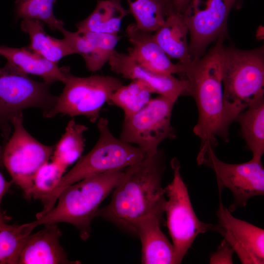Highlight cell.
Segmentation results:
<instances>
[{"mask_svg": "<svg viewBox=\"0 0 264 264\" xmlns=\"http://www.w3.org/2000/svg\"><path fill=\"white\" fill-rule=\"evenodd\" d=\"M165 169V155L160 150L127 167L110 203L99 208L97 216L133 233V226L139 219L164 213L166 197L162 180Z\"/></svg>", "mask_w": 264, "mask_h": 264, "instance_id": "1", "label": "cell"}, {"mask_svg": "<svg viewBox=\"0 0 264 264\" xmlns=\"http://www.w3.org/2000/svg\"><path fill=\"white\" fill-rule=\"evenodd\" d=\"M223 41L224 36H220L207 53L187 65L180 77L187 81V94L194 98L198 107V120L193 132L200 140L198 164L210 149H214L220 135L223 112Z\"/></svg>", "mask_w": 264, "mask_h": 264, "instance_id": "2", "label": "cell"}, {"mask_svg": "<svg viewBox=\"0 0 264 264\" xmlns=\"http://www.w3.org/2000/svg\"><path fill=\"white\" fill-rule=\"evenodd\" d=\"M223 112L219 136L228 139L238 115L264 95V47L242 50L224 46L222 69Z\"/></svg>", "mask_w": 264, "mask_h": 264, "instance_id": "3", "label": "cell"}, {"mask_svg": "<svg viewBox=\"0 0 264 264\" xmlns=\"http://www.w3.org/2000/svg\"><path fill=\"white\" fill-rule=\"evenodd\" d=\"M124 169L91 176L72 184L59 195L58 204L48 213L30 222L35 229L40 225L66 222L74 226L81 239L88 240L90 224L100 205L121 180Z\"/></svg>", "mask_w": 264, "mask_h": 264, "instance_id": "4", "label": "cell"}, {"mask_svg": "<svg viewBox=\"0 0 264 264\" xmlns=\"http://www.w3.org/2000/svg\"><path fill=\"white\" fill-rule=\"evenodd\" d=\"M97 127L99 136L96 144L62 176L53 190L42 201L43 209L38 213L39 216L45 215L54 207L59 195L67 186L91 176L126 168L146 156L139 147L116 138L110 131L106 118H99Z\"/></svg>", "mask_w": 264, "mask_h": 264, "instance_id": "5", "label": "cell"}, {"mask_svg": "<svg viewBox=\"0 0 264 264\" xmlns=\"http://www.w3.org/2000/svg\"><path fill=\"white\" fill-rule=\"evenodd\" d=\"M173 172L172 181L164 188V212L167 225L174 248L175 264H180L196 237L209 231L214 225L200 220L193 209L188 188L180 173L176 158L171 161Z\"/></svg>", "mask_w": 264, "mask_h": 264, "instance_id": "6", "label": "cell"}, {"mask_svg": "<svg viewBox=\"0 0 264 264\" xmlns=\"http://www.w3.org/2000/svg\"><path fill=\"white\" fill-rule=\"evenodd\" d=\"M50 85L33 80L8 62L0 68V129L6 140L12 121L24 110L37 108L44 113L53 107L58 96L50 92Z\"/></svg>", "mask_w": 264, "mask_h": 264, "instance_id": "7", "label": "cell"}, {"mask_svg": "<svg viewBox=\"0 0 264 264\" xmlns=\"http://www.w3.org/2000/svg\"><path fill=\"white\" fill-rule=\"evenodd\" d=\"M64 84L53 107L44 113V117L52 118L59 114L71 117L83 115L95 122L103 105L123 85L120 79L110 76L95 74L81 77L70 72Z\"/></svg>", "mask_w": 264, "mask_h": 264, "instance_id": "8", "label": "cell"}, {"mask_svg": "<svg viewBox=\"0 0 264 264\" xmlns=\"http://www.w3.org/2000/svg\"><path fill=\"white\" fill-rule=\"evenodd\" d=\"M11 124L14 131L0 150V159L13 183L31 198L34 176L51 157L54 146L44 145L31 135L23 126L22 114L15 117Z\"/></svg>", "mask_w": 264, "mask_h": 264, "instance_id": "9", "label": "cell"}, {"mask_svg": "<svg viewBox=\"0 0 264 264\" xmlns=\"http://www.w3.org/2000/svg\"><path fill=\"white\" fill-rule=\"evenodd\" d=\"M175 103L160 95L151 99L137 112L124 118L119 138L136 145L147 156L156 154L162 142L176 136L171 123Z\"/></svg>", "mask_w": 264, "mask_h": 264, "instance_id": "10", "label": "cell"}, {"mask_svg": "<svg viewBox=\"0 0 264 264\" xmlns=\"http://www.w3.org/2000/svg\"><path fill=\"white\" fill-rule=\"evenodd\" d=\"M199 165L211 168L215 172L218 188L229 189L234 202L229 207L230 212L244 207L249 198L264 195V168L262 159L252 158L247 162L230 164L219 159L210 149Z\"/></svg>", "mask_w": 264, "mask_h": 264, "instance_id": "11", "label": "cell"}, {"mask_svg": "<svg viewBox=\"0 0 264 264\" xmlns=\"http://www.w3.org/2000/svg\"><path fill=\"white\" fill-rule=\"evenodd\" d=\"M234 2L190 0L182 14L189 31V47L192 60L203 56L210 44L224 35Z\"/></svg>", "mask_w": 264, "mask_h": 264, "instance_id": "12", "label": "cell"}, {"mask_svg": "<svg viewBox=\"0 0 264 264\" xmlns=\"http://www.w3.org/2000/svg\"><path fill=\"white\" fill-rule=\"evenodd\" d=\"M219 189L218 223L213 231L220 234L233 249L242 264L264 263V230L234 217L222 201V190Z\"/></svg>", "mask_w": 264, "mask_h": 264, "instance_id": "13", "label": "cell"}, {"mask_svg": "<svg viewBox=\"0 0 264 264\" xmlns=\"http://www.w3.org/2000/svg\"><path fill=\"white\" fill-rule=\"evenodd\" d=\"M108 63L111 71L122 77L144 82L153 91L175 102L181 96L187 94L186 80L173 75H163L149 70L133 61L127 54L114 50Z\"/></svg>", "mask_w": 264, "mask_h": 264, "instance_id": "14", "label": "cell"}, {"mask_svg": "<svg viewBox=\"0 0 264 264\" xmlns=\"http://www.w3.org/2000/svg\"><path fill=\"white\" fill-rule=\"evenodd\" d=\"M126 36L131 44L127 54L141 66L163 75L181 76L184 73L187 65L172 62L152 33L143 31L135 23H131L126 29Z\"/></svg>", "mask_w": 264, "mask_h": 264, "instance_id": "15", "label": "cell"}, {"mask_svg": "<svg viewBox=\"0 0 264 264\" xmlns=\"http://www.w3.org/2000/svg\"><path fill=\"white\" fill-rule=\"evenodd\" d=\"M163 212L145 216L134 223L133 234L141 242V263L143 264H175L172 243L161 229Z\"/></svg>", "mask_w": 264, "mask_h": 264, "instance_id": "16", "label": "cell"}, {"mask_svg": "<svg viewBox=\"0 0 264 264\" xmlns=\"http://www.w3.org/2000/svg\"><path fill=\"white\" fill-rule=\"evenodd\" d=\"M45 227L30 234L22 249L18 264H77L68 259L61 245L62 232L57 223L44 224Z\"/></svg>", "mask_w": 264, "mask_h": 264, "instance_id": "17", "label": "cell"}, {"mask_svg": "<svg viewBox=\"0 0 264 264\" xmlns=\"http://www.w3.org/2000/svg\"><path fill=\"white\" fill-rule=\"evenodd\" d=\"M74 50L84 59L91 72L101 69L107 63L120 37L116 34L93 32H71L64 27L60 31Z\"/></svg>", "mask_w": 264, "mask_h": 264, "instance_id": "18", "label": "cell"}, {"mask_svg": "<svg viewBox=\"0 0 264 264\" xmlns=\"http://www.w3.org/2000/svg\"><path fill=\"white\" fill-rule=\"evenodd\" d=\"M0 55L22 72L40 76L44 82L51 85L56 82L64 84L70 73L68 67H59L58 64L33 51L28 47L15 48L2 45L0 46Z\"/></svg>", "mask_w": 264, "mask_h": 264, "instance_id": "19", "label": "cell"}, {"mask_svg": "<svg viewBox=\"0 0 264 264\" xmlns=\"http://www.w3.org/2000/svg\"><path fill=\"white\" fill-rule=\"evenodd\" d=\"M189 31L182 13L174 11L167 15L163 24L153 37L170 58L188 65L192 60L190 53Z\"/></svg>", "mask_w": 264, "mask_h": 264, "instance_id": "20", "label": "cell"}, {"mask_svg": "<svg viewBox=\"0 0 264 264\" xmlns=\"http://www.w3.org/2000/svg\"><path fill=\"white\" fill-rule=\"evenodd\" d=\"M129 13L121 0H98L91 13L76 24L77 31L118 34L123 19Z\"/></svg>", "mask_w": 264, "mask_h": 264, "instance_id": "21", "label": "cell"}, {"mask_svg": "<svg viewBox=\"0 0 264 264\" xmlns=\"http://www.w3.org/2000/svg\"><path fill=\"white\" fill-rule=\"evenodd\" d=\"M21 27L22 31L29 35L30 43L28 47L55 63L58 64L64 57L76 54L65 38L58 39L47 34L42 22L23 19Z\"/></svg>", "mask_w": 264, "mask_h": 264, "instance_id": "22", "label": "cell"}, {"mask_svg": "<svg viewBox=\"0 0 264 264\" xmlns=\"http://www.w3.org/2000/svg\"><path fill=\"white\" fill-rule=\"evenodd\" d=\"M235 121L240 125L242 136L252 157L262 159L264 153V95L253 101Z\"/></svg>", "mask_w": 264, "mask_h": 264, "instance_id": "23", "label": "cell"}, {"mask_svg": "<svg viewBox=\"0 0 264 264\" xmlns=\"http://www.w3.org/2000/svg\"><path fill=\"white\" fill-rule=\"evenodd\" d=\"M88 127L77 123L73 119L69 121L64 133L54 149L51 156L52 161L65 170L79 159L84 147V132Z\"/></svg>", "mask_w": 264, "mask_h": 264, "instance_id": "24", "label": "cell"}, {"mask_svg": "<svg viewBox=\"0 0 264 264\" xmlns=\"http://www.w3.org/2000/svg\"><path fill=\"white\" fill-rule=\"evenodd\" d=\"M34 228L30 223L0 224V264H18L24 243Z\"/></svg>", "mask_w": 264, "mask_h": 264, "instance_id": "25", "label": "cell"}, {"mask_svg": "<svg viewBox=\"0 0 264 264\" xmlns=\"http://www.w3.org/2000/svg\"><path fill=\"white\" fill-rule=\"evenodd\" d=\"M152 93V89L144 82L132 80L128 85H123L115 91L108 103L120 108L125 118L144 107L151 99Z\"/></svg>", "mask_w": 264, "mask_h": 264, "instance_id": "26", "label": "cell"}, {"mask_svg": "<svg viewBox=\"0 0 264 264\" xmlns=\"http://www.w3.org/2000/svg\"><path fill=\"white\" fill-rule=\"evenodd\" d=\"M56 0H16L15 13L18 19H33L47 25L53 31H60L64 22L54 13Z\"/></svg>", "mask_w": 264, "mask_h": 264, "instance_id": "27", "label": "cell"}, {"mask_svg": "<svg viewBox=\"0 0 264 264\" xmlns=\"http://www.w3.org/2000/svg\"><path fill=\"white\" fill-rule=\"evenodd\" d=\"M139 29L152 33L164 23L166 13L158 0H126Z\"/></svg>", "mask_w": 264, "mask_h": 264, "instance_id": "28", "label": "cell"}, {"mask_svg": "<svg viewBox=\"0 0 264 264\" xmlns=\"http://www.w3.org/2000/svg\"><path fill=\"white\" fill-rule=\"evenodd\" d=\"M65 171L52 161L43 165L34 176L30 198L42 201L58 183Z\"/></svg>", "mask_w": 264, "mask_h": 264, "instance_id": "29", "label": "cell"}, {"mask_svg": "<svg viewBox=\"0 0 264 264\" xmlns=\"http://www.w3.org/2000/svg\"><path fill=\"white\" fill-rule=\"evenodd\" d=\"M234 251L229 244L223 239L217 251L211 255L209 263L211 264H233Z\"/></svg>", "mask_w": 264, "mask_h": 264, "instance_id": "30", "label": "cell"}, {"mask_svg": "<svg viewBox=\"0 0 264 264\" xmlns=\"http://www.w3.org/2000/svg\"><path fill=\"white\" fill-rule=\"evenodd\" d=\"M12 181H8L5 179L2 175L0 172V221H4V219L0 209V204L2 199L7 192L11 184Z\"/></svg>", "mask_w": 264, "mask_h": 264, "instance_id": "31", "label": "cell"}, {"mask_svg": "<svg viewBox=\"0 0 264 264\" xmlns=\"http://www.w3.org/2000/svg\"><path fill=\"white\" fill-rule=\"evenodd\" d=\"M189 1L190 0H174L175 11L182 14Z\"/></svg>", "mask_w": 264, "mask_h": 264, "instance_id": "32", "label": "cell"}, {"mask_svg": "<svg viewBox=\"0 0 264 264\" xmlns=\"http://www.w3.org/2000/svg\"><path fill=\"white\" fill-rule=\"evenodd\" d=\"M162 4L165 10L166 16L170 13L175 11L174 0H158Z\"/></svg>", "mask_w": 264, "mask_h": 264, "instance_id": "33", "label": "cell"}, {"mask_svg": "<svg viewBox=\"0 0 264 264\" xmlns=\"http://www.w3.org/2000/svg\"><path fill=\"white\" fill-rule=\"evenodd\" d=\"M263 28L262 26H260L257 30V37H258L259 39L260 38L261 39H262V37H264V34L263 32L262 33V31H263Z\"/></svg>", "mask_w": 264, "mask_h": 264, "instance_id": "34", "label": "cell"}, {"mask_svg": "<svg viewBox=\"0 0 264 264\" xmlns=\"http://www.w3.org/2000/svg\"><path fill=\"white\" fill-rule=\"evenodd\" d=\"M230 0L234 1H235V0Z\"/></svg>", "mask_w": 264, "mask_h": 264, "instance_id": "35", "label": "cell"}]
</instances>
